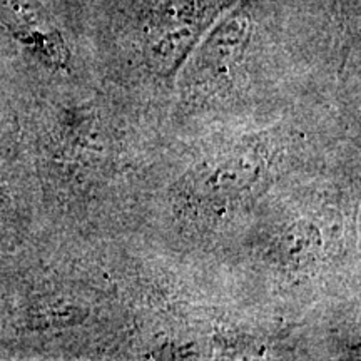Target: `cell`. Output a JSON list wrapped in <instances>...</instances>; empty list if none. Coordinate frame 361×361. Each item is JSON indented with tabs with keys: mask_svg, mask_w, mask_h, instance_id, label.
I'll return each mask as SVG.
<instances>
[{
	"mask_svg": "<svg viewBox=\"0 0 361 361\" xmlns=\"http://www.w3.org/2000/svg\"><path fill=\"white\" fill-rule=\"evenodd\" d=\"M0 24L47 66L61 69L69 62L66 40L39 0H0Z\"/></svg>",
	"mask_w": 361,
	"mask_h": 361,
	"instance_id": "obj_1",
	"label": "cell"
},
{
	"mask_svg": "<svg viewBox=\"0 0 361 361\" xmlns=\"http://www.w3.org/2000/svg\"><path fill=\"white\" fill-rule=\"evenodd\" d=\"M261 159L250 152H241L219 159L201 171L196 186L206 197H231L250 189L261 176Z\"/></svg>",
	"mask_w": 361,
	"mask_h": 361,
	"instance_id": "obj_2",
	"label": "cell"
},
{
	"mask_svg": "<svg viewBox=\"0 0 361 361\" xmlns=\"http://www.w3.org/2000/svg\"><path fill=\"white\" fill-rule=\"evenodd\" d=\"M322 247L318 228L310 221H298L284 231L279 239V252L286 263L303 266L314 259Z\"/></svg>",
	"mask_w": 361,
	"mask_h": 361,
	"instance_id": "obj_3",
	"label": "cell"
},
{
	"mask_svg": "<svg viewBox=\"0 0 361 361\" xmlns=\"http://www.w3.org/2000/svg\"><path fill=\"white\" fill-rule=\"evenodd\" d=\"M191 40L192 34L189 30L169 34L164 39H161L156 45H152L151 54H149V62H151L152 69L159 74L173 72L191 45Z\"/></svg>",
	"mask_w": 361,
	"mask_h": 361,
	"instance_id": "obj_4",
	"label": "cell"
}]
</instances>
